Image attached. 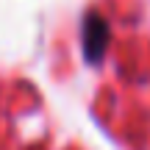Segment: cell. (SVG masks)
Instances as JSON below:
<instances>
[{"label": "cell", "instance_id": "6da1fadb", "mask_svg": "<svg viewBox=\"0 0 150 150\" xmlns=\"http://www.w3.org/2000/svg\"><path fill=\"white\" fill-rule=\"evenodd\" d=\"M81 42H83V59L89 64H100V59L106 56V47H108V22L97 11H89L83 17Z\"/></svg>", "mask_w": 150, "mask_h": 150}]
</instances>
